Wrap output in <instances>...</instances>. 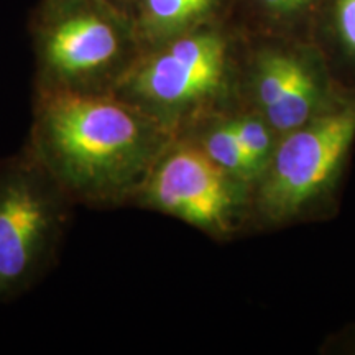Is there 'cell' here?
<instances>
[{
	"label": "cell",
	"instance_id": "ba28073f",
	"mask_svg": "<svg viewBox=\"0 0 355 355\" xmlns=\"http://www.w3.org/2000/svg\"><path fill=\"white\" fill-rule=\"evenodd\" d=\"M318 104V84L303 68L282 96L265 109L266 117L277 130L293 132L311 121Z\"/></svg>",
	"mask_w": 355,
	"mask_h": 355
},
{
	"label": "cell",
	"instance_id": "5b68a950",
	"mask_svg": "<svg viewBox=\"0 0 355 355\" xmlns=\"http://www.w3.org/2000/svg\"><path fill=\"white\" fill-rule=\"evenodd\" d=\"M234 180L201 146L176 135L130 204L165 212L209 234H224L237 204Z\"/></svg>",
	"mask_w": 355,
	"mask_h": 355
},
{
	"label": "cell",
	"instance_id": "3957f363",
	"mask_svg": "<svg viewBox=\"0 0 355 355\" xmlns=\"http://www.w3.org/2000/svg\"><path fill=\"white\" fill-rule=\"evenodd\" d=\"M74 207L25 144L0 159V304L50 272Z\"/></svg>",
	"mask_w": 355,
	"mask_h": 355
},
{
	"label": "cell",
	"instance_id": "52a82bcc",
	"mask_svg": "<svg viewBox=\"0 0 355 355\" xmlns=\"http://www.w3.org/2000/svg\"><path fill=\"white\" fill-rule=\"evenodd\" d=\"M217 0H133L132 13L141 48L158 46L168 40L202 26Z\"/></svg>",
	"mask_w": 355,
	"mask_h": 355
},
{
	"label": "cell",
	"instance_id": "277c9868",
	"mask_svg": "<svg viewBox=\"0 0 355 355\" xmlns=\"http://www.w3.org/2000/svg\"><path fill=\"white\" fill-rule=\"evenodd\" d=\"M227 79V43L214 30L180 35L141 55L114 94L180 135L219 99Z\"/></svg>",
	"mask_w": 355,
	"mask_h": 355
},
{
	"label": "cell",
	"instance_id": "9c48e42d",
	"mask_svg": "<svg viewBox=\"0 0 355 355\" xmlns=\"http://www.w3.org/2000/svg\"><path fill=\"white\" fill-rule=\"evenodd\" d=\"M304 66L295 58L286 55H270L263 58L257 81V96L260 104L266 109L285 92L293 79Z\"/></svg>",
	"mask_w": 355,
	"mask_h": 355
},
{
	"label": "cell",
	"instance_id": "8fae6325",
	"mask_svg": "<svg viewBox=\"0 0 355 355\" xmlns=\"http://www.w3.org/2000/svg\"><path fill=\"white\" fill-rule=\"evenodd\" d=\"M336 21L345 46L355 53V0H336Z\"/></svg>",
	"mask_w": 355,
	"mask_h": 355
},
{
	"label": "cell",
	"instance_id": "8992f818",
	"mask_svg": "<svg viewBox=\"0 0 355 355\" xmlns=\"http://www.w3.org/2000/svg\"><path fill=\"white\" fill-rule=\"evenodd\" d=\"M355 137V104L306 122L279 145L261 189L273 217L298 211L329 183Z\"/></svg>",
	"mask_w": 355,
	"mask_h": 355
},
{
	"label": "cell",
	"instance_id": "30bf717a",
	"mask_svg": "<svg viewBox=\"0 0 355 355\" xmlns=\"http://www.w3.org/2000/svg\"><path fill=\"white\" fill-rule=\"evenodd\" d=\"M234 135L237 137L239 144L245 150V153L261 168L268 157L270 148H272V137H270L268 128L260 121L255 119H232L225 121Z\"/></svg>",
	"mask_w": 355,
	"mask_h": 355
},
{
	"label": "cell",
	"instance_id": "7a4b0ae2",
	"mask_svg": "<svg viewBox=\"0 0 355 355\" xmlns=\"http://www.w3.org/2000/svg\"><path fill=\"white\" fill-rule=\"evenodd\" d=\"M38 94H110L137 63L132 13L110 0H43L33 19Z\"/></svg>",
	"mask_w": 355,
	"mask_h": 355
},
{
	"label": "cell",
	"instance_id": "6da1fadb",
	"mask_svg": "<svg viewBox=\"0 0 355 355\" xmlns=\"http://www.w3.org/2000/svg\"><path fill=\"white\" fill-rule=\"evenodd\" d=\"M176 133L110 94L33 96L25 145L74 206L130 204Z\"/></svg>",
	"mask_w": 355,
	"mask_h": 355
},
{
	"label": "cell",
	"instance_id": "4fadbf2b",
	"mask_svg": "<svg viewBox=\"0 0 355 355\" xmlns=\"http://www.w3.org/2000/svg\"><path fill=\"white\" fill-rule=\"evenodd\" d=\"M110 2H114V3H117V6H121V7H123V8H127L128 12H130V7L132 6V2L133 0H110Z\"/></svg>",
	"mask_w": 355,
	"mask_h": 355
},
{
	"label": "cell",
	"instance_id": "7c38bea8",
	"mask_svg": "<svg viewBox=\"0 0 355 355\" xmlns=\"http://www.w3.org/2000/svg\"><path fill=\"white\" fill-rule=\"evenodd\" d=\"M265 7L279 13H291L308 6L311 0H260Z\"/></svg>",
	"mask_w": 355,
	"mask_h": 355
}]
</instances>
